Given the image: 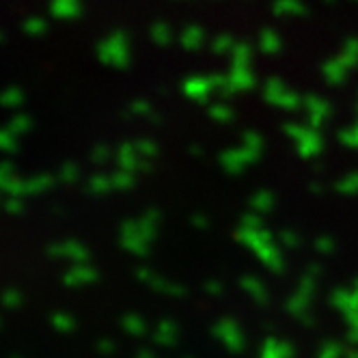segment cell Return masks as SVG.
I'll use <instances>...</instances> for the list:
<instances>
[]
</instances>
